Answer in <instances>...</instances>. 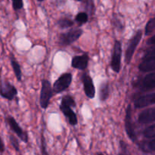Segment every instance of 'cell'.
Returning a JSON list of instances; mask_svg holds the SVG:
<instances>
[{
  "label": "cell",
  "instance_id": "obj_1",
  "mask_svg": "<svg viewBox=\"0 0 155 155\" xmlns=\"http://www.w3.org/2000/svg\"><path fill=\"white\" fill-rule=\"evenodd\" d=\"M53 88L50 82L47 80H43L42 81V88L40 92V106L42 108L46 109L49 104L50 99L53 95Z\"/></svg>",
  "mask_w": 155,
  "mask_h": 155
},
{
  "label": "cell",
  "instance_id": "obj_28",
  "mask_svg": "<svg viewBox=\"0 0 155 155\" xmlns=\"http://www.w3.org/2000/svg\"><path fill=\"white\" fill-rule=\"evenodd\" d=\"M148 44H151V45H155V36H152V37L148 40Z\"/></svg>",
  "mask_w": 155,
  "mask_h": 155
},
{
  "label": "cell",
  "instance_id": "obj_7",
  "mask_svg": "<svg viewBox=\"0 0 155 155\" xmlns=\"http://www.w3.org/2000/svg\"><path fill=\"white\" fill-rule=\"evenodd\" d=\"M5 121L8 124L9 127H10L11 130L21 139V141L26 142V143L28 142V136H27V133L22 130V128L20 127L19 124H18V122L15 120V119L13 117L8 116L5 118Z\"/></svg>",
  "mask_w": 155,
  "mask_h": 155
},
{
  "label": "cell",
  "instance_id": "obj_6",
  "mask_svg": "<svg viewBox=\"0 0 155 155\" xmlns=\"http://www.w3.org/2000/svg\"><path fill=\"white\" fill-rule=\"evenodd\" d=\"M17 95H18V90L15 86L11 84L8 81L0 82V95L2 98L8 101H12Z\"/></svg>",
  "mask_w": 155,
  "mask_h": 155
},
{
  "label": "cell",
  "instance_id": "obj_29",
  "mask_svg": "<svg viewBox=\"0 0 155 155\" xmlns=\"http://www.w3.org/2000/svg\"><path fill=\"white\" fill-rule=\"evenodd\" d=\"M38 1H39V2H42V1H43V0H38Z\"/></svg>",
  "mask_w": 155,
  "mask_h": 155
},
{
  "label": "cell",
  "instance_id": "obj_32",
  "mask_svg": "<svg viewBox=\"0 0 155 155\" xmlns=\"http://www.w3.org/2000/svg\"><path fill=\"white\" fill-rule=\"evenodd\" d=\"M76 1H82V0H76Z\"/></svg>",
  "mask_w": 155,
  "mask_h": 155
},
{
  "label": "cell",
  "instance_id": "obj_30",
  "mask_svg": "<svg viewBox=\"0 0 155 155\" xmlns=\"http://www.w3.org/2000/svg\"><path fill=\"white\" fill-rule=\"evenodd\" d=\"M98 155H104V154H98Z\"/></svg>",
  "mask_w": 155,
  "mask_h": 155
},
{
  "label": "cell",
  "instance_id": "obj_26",
  "mask_svg": "<svg viewBox=\"0 0 155 155\" xmlns=\"http://www.w3.org/2000/svg\"><path fill=\"white\" fill-rule=\"evenodd\" d=\"M151 56H155V48H152L151 49L148 50L146 52V54L145 55V57H151Z\"/></svg>",
  "mask_w": 155,
  "mask_h": 155
},
{
  "label": "cell",
  "instance_id": "obj_13",
  "mask_svg": "<svg viewBox=\"0 0 155 155\" xmlns=\"http://www.w3.org/2000/svg\"><path fill=\"white\" fill-rule=\"evenodd\" d=\"M155 121V107L143 110L139 116V122L142 124H148Z\"/></svg>",
  "mask_w": 155,
  "mask_h": 155
},
{
  "label": "cell",
  "instance_id": "obj_15",
  "mask_svg": "<svg viewBox=\"0 0 155 155\" xmlns=\"http://www.w3.org/2000/svg\"><path fill=\"white\" fill-rule=\"evenodd\" d=\"M142 88L145 89L155 88V72L148 74L144 78L143 82H142Z\"/></svg>",
  "mask_w": 155,
  "mask_h": 155
},
{
  "label": "cell",
  "instance_id": "obj_23",
  "mask_svg": "<svg viewBox=\"0 0 155 155\" xmlns=\"http://www.w3.org/2000/svg\"><path fill=\"white\" fill-rule=\"evenodd\" d=\"M41 153H42V155H48L46 149V142H45V138L42 133L41 135Z\"/></svg>",
  "mask_w": 155,
  "mask_h": 155
},
{
  "label": "cell",
  "instance_id": "obj_4",
  "mask_svg": "<svg viewBox=\"0 0 155 155\" xmlns=\"http://www.w3.org/2000/svg\"><path fill=\"white\" fill-rule=\"evenodd\" d=\"M142 37V30H139L138 32H136L134 36L130 39V43H129L128 47H127V49L125 53V61L127 64H130L131 62L133 54H134L135 51L136 49V47L138 46V45L140 42Z\"/></svg>",
  "mask_w": 155,
  "mask_h": 155
},
{
  "label": "cell",
  "instance_id": "obj_2",
  "mask_svg": "<svg viewBox=\"0 0 155 155\" xmlns=\"http://www.w3.org/2000/svg\"><path fill=\"white\" fill-rule=\"evenodd\" d=\"M83 34V30L79 28L71 29L69 31L61 34L59 42L61 45H69L74 43Z\"/></svg>",
  "mask_w": 155,
  "mask_h": 155
},
{
  "label": "cell",
  "instance_id": "obj_3",
  "mask_svg": "<svg viewBox=\"0 0 155 155\" xmlns=\"http://www.w3.org/2000/svg\"><path fill=\"white\" fill-rule=\"evenodd\" d=\"M121 56H122V43L120 41L117 40L114 45L113 54L110 66L114 72L119 73L121 68Z\"/></svg>",
  "mask_w": 155,
  "mask_h": 155
},
{
  "label": "cell",
  "instance_id": "obj_17",
  "mask_svg": "<svg viewBox=\"0 0 155 155\" xmlns=\"http://www.w3.org/2000/svg\"><path fill=\"white\" fill-rule=\"evenodd\" d=\"M109 84L107 82H104L100 85L99 87V99L101 101L107 100L109 96Z\"/></svg>",
  "mask_w": 155,
  "mask_h": 155
},
{
  "label": "cell",
  "instance_id": "obj_18",
  "mask_svg": "<svg viewBox=\"0 0 155 155\" xmlns=\"http://www.w3.org/2000/svg\"><path fill=\"white\" fill-rule=\"evenodd\" d=\"M75 20L80 25H83L88 21V15L86 12H80L77 14Z\"/></svg>",
  "mask_w": 155,
  "mask_h": 155
},
{
  "label": "cell",
  "instance_id": "obj_27",
  "mask_svg": "<svg viewBox=\"0 0 155 155\" xmlns=\"http://www.w3.org/2000/svg\"><path fill=\"white\" fill-rule=\"evenodd\" d=\"M5 151V145L3 142L1 136H0V153H3Z\"/></svg>",
  "mask_w": 155,
  "mask_h": 155
},
{
  "label": "cell",
  "instance_id": "obj_21",
  "mask_svg": "<svg viewBox=\"0 0 155 155\" xmlns=\"http://www.w3.org/2000/svg\"><path fill=\"white\" fill-rule=\"evenodd\" d=\"M143 134L144 136H145V137L148 138V139L155 138V124L151 126V127H148L147 129H145Z\"/></svg>",
  "mask_w": 155,
  "mask_h": 155
},
{
  "label": "cell",
  "instance_id": "obj_10",
  "mask_svg": "<svg viewBox=\"0 0 155 155\" xmlns=\"http://www.w3.org/2000/svg\"><path fill=\"white\" fill-rule=\"evenodd\" d=\"M71 107H73L71 104L61 101V104L60 105V110H61L64 115L68 118L70 124L72 126H75L78 123V120H77V117L75 112L71 109Z\"/></svg>",
  "mask_w": 155,
  "mask_h": 155
},
{
  "label": "cell",
  "instance_id": "obj_14",
  "mask_svg": "<svg viewBox=\"0 0 155 155\" xmlns=\"http://www.w3.org/2000/svg\"><path fill=\"white\" fill-rule=\"evenodd\" d=\"M139 68L143 72L155 71V56L144 58L143 61L140 64Z\"/></svg>",
  "mask_w": 155,
  "mask_h": 155
},
{
  "label": "cell",
  "instance_id": "obj_25",
  "mask_svg": "<svg viewBox=\"0 0 155 155\" xmlns=\"http://www.w3.org/2000/svg\"><path fill=\"white\" fill-rule=\"evenodd\" d=\"M147 148L150 151H155V139L148 142L147 145Z\"/></svg>",
  "mask_w": 155,
  "mask_h": 155
},
{
  "label": "cell",
  "instance_id": "obj_5",
  "mask_svg": "<svg viewBox=\"0 0 155 155\" xmlns=\"http://www.w3.org/2000/svg\"><path fill=\"white\" fill-rule=\"evenodd\" d=\"M73 77L72 74L70 73L62 74L61 76L58 77L57 80L54 82L53 85V91L55 93H60L66 90L71 84Z\"/></svg>",
  "mask_w": 155,
  "mask_h": 155
},
{
  "label": "cell",
  "instance_id": "obj_24",
  "mask_svg": "<svg viewBox=\"0 0 155 155\" xmlns=\"http://www.w3.org/2000/svg\"><path fill=\"white\" fill-rule=\"evenodd\" d=\"M12 6H13V8L15 11L20 10L23 8L24 6V2H23V0H12Z\"/></svg>",
  "mask_w": 155,
  "mask_h": 155
},
{
  "label": "cell",
  "instance_id": "obj_31",
  "mask_svg": "<svg viewBox=\"0 0 155 155\" xmlns=\"http://www.w3.org/2000/svg\"><path fill=\"white\" fill-rule=\"evenodd\" d=\"M118 155H124V154H119Z\"/></svg>",
  "mask_w": 155,
  "mask_h": 155
},
{
  "label": "cell",
  "instance_id": "obj_16",
  "mask_svg": "<svg viewBox=\"0 0 155 155\" xmlns=\"http://www.w3.org/2000/svg\"><path fill=\"white\" fill-rule=\"evenodd\" d=\"M10 61H11V64H12V69H13L14 73H15V77H16L17 80H18V81H21L22 73H21V66H20L19 63L15 60V58L14 57L13 54H11Z\"/></svg>",
  "mask_w": 155,
  "mask_h": 155
},
{
  "label": "cell",
  "instance_id": "obj_20",
  "mask_svg": "<svg viewBox=\"0 0 155 155\" xmlns=\"http://www.w3.org/2000/svg\"><path fill=\"white\" fill-rule=\"evenodd\" d=\"M155 30V18H151L147 23L145 27V35H149Z\"/></svg>",
  "mask_w": 155,
  "mask_h": 155
},
{
  "label": "cell",
  "instance_id": "obj_19",
  "mask_svg": "<svg viewBox=\"0 0 155 155\" xmlns=\"http://www.w3.org/2000/svg\"><path fill=\"white\" fill-rule=\"evenodd\" d=\"M58 24L61 28H68V27H72L74 22L68 18H62L58 21Z\"/></svg>",
  "mask_w": 155,
  "mask_h": 155
},
{
  "label": "cell",
  "instance_id": "obj_11",
  "mask_svg": "<svg viewBox=\"0 0 155 155\" xmlns=\"http://www.w3.org/2000/svg\"><path fill=\"white\" fill-rule=\"evenodd\" d=\"M154 104H155V92L139 97L135 101L134 105L136 108H142Z\"/></svg>",
  "mask_w": 155,
  "mask_h": 155
},
{
  "label": "cell",
  "instance_id": "obj_8",
  "mask_svg": "<svg viewBox=\"0 0 155 155\" xmlns=\"http://www.w3.org/2000/svg\"><path fill=\"white\" fill-rule=\"evenodd\" d=\"M125 129L129 138L133 142H135L136 139V133H135L133 124L132 123V107L130 104H129L126 110V117H125Z\"/></svg>",
  "mask_w": 155,
  "mask_h": 155
},
{
  "label": "cell",
  "instance_id": "obj_12",
  "mask_svg": "<svg viewBox=\"0 0 155 155\" xmlns=\"http://www.w3.org/2000/svg\"><path fill=\"white\" fill-rule=\"evenodd\" d=\"M89 58L87 54H84L83 55L75 56L72 59L71 61V66L76 69H79L80 71H84L87 68L88 63H89Z\"/></svg>",
  "mask_w": 155,
  "mask_h": 155
},
{
  "label": "cell",
  "instance_id": "obj_9",
  "mask_svg": "<svg viewBox=\"0 0 155 155\" xmlns=\"http://www.w3.org/2000/svg\"><path fill=\"white\" fill-rule=\"evenodd\" d=\"M84 88V92L86 96L89 98H93L95 95V88L92 79L87 74H83L81 77Z\"/></svg>",
  "mask_w": 155,
  "mask_h": 155
},
{
  "label": "cell",
  "instance_id": "obj_22",
  "mask_svg": "<svg viewBox=\"0 0 155 155\" xmlns=\"http://www.w3.org/2000/svg\"><path fill=\"white\" fill-rule=\"evenodd\" d=\"M9 139H10V142L12 144V145L13 146V148L16 150L17 151H19L20 148H19V142H18L17 138H15L13 135H10L9 136Z\"/></svg>",
  "mask_w": 155,
  "mask_h": 155
}]
</instances>
